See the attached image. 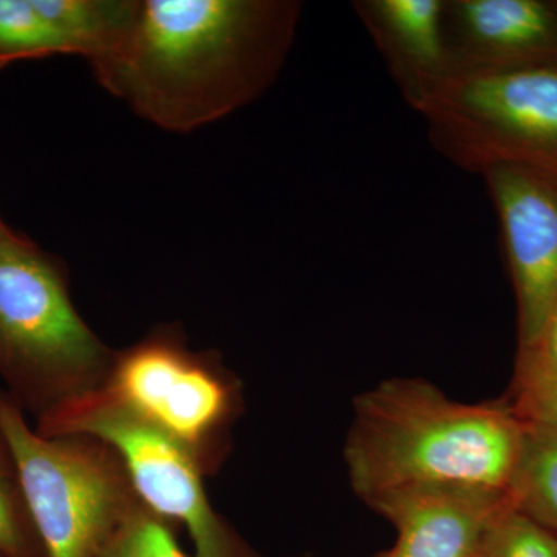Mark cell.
<instances>
[{"label":"cell","instance_id":"6da1fadb","mask_svg":"<svg viewBox=\"0 0 557 557\" xmlns=\"http://www.w3.org/2000/svg\"><path fill=\"white\" fill-rule=\"evenodd\" d=\"M299 14L289 0H138L127 35L91 70L138 116L186 134L270 89Z\"/></svg>","mask_w":557,"mask_h":557},{"label":"cell","instance_id":"7a4b0ae2","mask_svg":"<svg viewBox=\"0 0 557 557\" xmlns=\"http://www.w3.org/2000/svg\"><path fill=\"white\" fill-rule=\"evenodd\" d=\"M522 438L511 405H468L428 381L394 379L355 399L344 458L364 502L408 487L507 494Z\"/></svg>","mask_w":557,"mask_h":557},{"label":"cell","instance_id":"3957f363","mask_svg":"<svg viewBox=\"0 0 557 557\" xmlns=\"http://www.w3.org/2000/svg\"><path fill=\"white\" fill-rule=\"evenodd\" d=\"M113 357L76 310L60 260L21 234L0 244V375L11 398L40 416L101 387Z\"/></svg>","mask_w":557,"mask_h":557},{"label":"cell","instance_id":"277c9868","mask_svg":"<svg viewBox=\"0 0 557 557\" xmlns=\"http://www.w3.org/2000/svg\"><path fill=\"white\" fill-rule=\"evenodd\" d=\"M0 434L44 555L100 557L141 504L119 453L90 435L44 437L5 394H0Z\"/></svg>","mask_w":557,"mask_h":557},{"label":"cell","instance_id":"5b68a950","mask_svg":"<svg viewBox=\"0 0 557 557\" xmlns=\"http://www.w3.org/2000/svg\"><path fill=\"white\" fill-rule=\"evenodd\" d=\"M100 388L188 450L207 478L225 465L244 413V387L219 354L190 348L178 325L161 324L115 350Z\"/></svg>","mask_w":557,"mask_h":557},{"label":"cell","instance_id":"8992f818","mask_svg":"<svg viewBox=\"0 0 557 557\" xmlns=\"http://www.w3.org/2000/svg\"><path fill=\"white\" fill-rule=\"evenodd\" d=\"M416 110L461 170L519 164L557 177V64L454 73Z\"/></svg>","mask_w":557,"mask_h":557},{"label":"cell","instance_id":"52a82bcc","mask_svg":"<svg viewBox=\"0 0 557 557\" xmlns=\"http://www.w3.org/2000/svg\"><path fill=\"white\" fill-rule=\"evenodd\" d=\"M44 437L90 435L119 453L139 500L188 534L190 557H262L212 507L199 463L174 440L132 416L100 387L40 413Z\"/></svg>","mask_w":557,"mask_h":557},{"label":"cell","instance_id":"ba28073f","mask_svg":"<svg viewBox=\"0 0 557 557\" xmlns=\"http://www.w3.org/2000/svg\"><path fill=\"white\" fill-rule=\"evenodd\" d=\"M480 174L500 220L518 298L520 350H527L557 306V177L504 163Z\"/></svg>","mask_w":557,"mask_h":557},{"label":"cell","instance_id":"9c48e42d","mask_svg":"<svg viewBox=\"0 0 557 557\" xmlns=\"http://www.w3.org/2000/svg\"><path fill=\"white\" fill-rule=\"evenodd\" d=\"M449 75L557 64V2L443 0Z\"/></svg>","mask_w":557,"mask_h":557},{"label":"cell","instance_id":"30bf717a","mask_svg":"<svg viewBox=\"0 0 557 557\" xmlns=\"http://www.w3.org/2000/svg\"><path fill=\"white\" fill-rule=\"evenodd\" d=\"M138 0H0V67L76 54L90 67L129 32Z\"/></svg>","mask_w":557,"mask_h":557},{"label":"cell","instance_id":"8fae6325","mask_svg":"<svg viewBox=\"0 0 557 557\" xmlns=\"http://www.w3.org/2000/svg\"><path fill=\"white\" fill-rule=\"evenodd\" d=\"M366 504L397 531L394 545L375 557H475L487 528L509 507L507 494L453 486L408 487Z\"/></svg>","mask_w":557,"mask_h":557},{"label":"cell","instance_id":"7c38bea8","mask_svg":"<svg viewBox=\"0 0 557 557\" xmlns=\"http://www.w3.org/2000/svg\"><path fill=\"white\" fill-rule=\"evenodd\" d=\"M354 5L403 97L416 109L432 87L449 76L443 0H361Z\"/></svg>","mask_w":557,"mask_h":557},{"label":"cell","instance_id":"4fadbf2b","mask_svg":"<svg viewBox=\"0 0 557 557\" xmlns=\"http://www.w3.org/2000/svg\"><path fill=\"white\" fill-rule=\"evenodd\" d=\"M512 509L557 536V432L523 423L522 446L508 486Z\"/></svg>","mask_w":557,"mask_h":557},{"label":"cell","instance_id":"5bb4252c","mask_svg":"<svg viewBox=\"0 0 557 557\" xmlns=\"http://www.w3.org/2000/svg\"><path fill=\"white\" fill-rule=\"evenodd\" d=\"M0 555L46 557L28 515L20 479L0 434Z\"/></svg>","mask_w":557,"mask_h":557},{"label":"cell","instance_id":"9a60e30c","mask_svg":"<svg viewBox=\"0 0 557 557\" xmlns=\"http://www.w3.org/2000/svg\"><path fill=\"white\" fill-rule=\"evenodd\" d=\"M100 557H190L180 545L177 528L138 505L115 531Z\"/></svg>","mask_w":557,"mask_h":557},{"label":"cell","instance_id":"2e32d148","mask_svg":"<svg viewBox=\"0 0 557 557\" xmlns=\"http://www.w3.org/2000/svg\"><path fill=\"white\" fill-rule=\"evenodd\" d=\"M475 557H557V536L509 505L487 528Z\"/></svg>","mask_w":557,"mask_h":557},{"label":"cell","instance_id":"e0dca14e","mask_svg":"<svg viewBox=\"0 0 557 557\" xmlns=\"http://www.w3.org/2000/svg\"><path fill=\"white\" fill-rule=\"evenodd\" d=\"M557 381V306L533 347L519 351L515 392Z\"/></svg>","mask_w":557,"mask_h":557},{"label":"cell","instance_id":"ac0fdd59","mask_svg":"<svg viewBox=\"0 0 557 557\" xmlns=\"http://www.w3.org/2000/svg\"><path fill=\"white\" fill-rule=\"evenodd\" d=\"M511 408L523 423L557 432V381L515 392Z\"/></svg>","mask_w":557,"mask_h":557},{"label":"cell","instance_id":"d6986e66","mask_svg":"<svg viewBox=\"0 0 557 557\" xmlns=\"http://www.w3.org/2000/svg\"><path fill=\"white\" fill-rule=\"evenodd\" d=\"M17 236H20V234L14 233L13 230H10L9 226H7L5 223L2 222V219H0V244H3V242L14 239V237Z\"/></svg>","mask_w":557,"mask_h":557},{"label":"cell","instance_id":"ffe728a7","mask_svg":"<svg viewBox=\"0 0 557 557\" xmlns=\"http://www.w3.org/2000/svg\"><path fill=\"white\" fill-rule=\"evenodd\" d=\"M0 557H7V556L0 555Z\"/></svg>","mask_w":557,"mask_h":557}]
</instances>
